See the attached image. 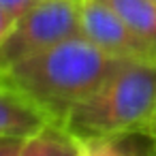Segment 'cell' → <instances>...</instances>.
I'll return each mask as SVG.
<instances>
[{"instance_id": "6da1fadb", "label": "cell", "mask_w": 156, "mask_h": 156, "mask_svg": "<svg viewBox=\"0 0 156 156\" xmlns=\"http://www.w3.org/2000/svg\"><path fill=\"white\" fill-rule=\"evenodd\" d=\"M122 62V58L103 51L83 34H77L0 66V81L17 88L43 107L54 122L64 124L69 113Z\"/></svg>"}, {"instance_id": "7a4b0ae2", "label": "cell", "mask_w": 156, "mask_h": 156, "mask_svg": "<svg viewBox=\"0 0 156 156\" xmlns=\"http://www.w3.org/2000/svg\"><path fill=\"white\" fill-rule=\"evenodd\" d=\"M156 113V60H124L64 120L81 141L145 130Z\"/></svg>"}, {"instance_id": "3957f363", "label": "cell", "mask_w": 156, "mask_h": 156, "mask_svg": "<svg viewBox=\"0 0 156 156\" xmlns=\"http://www.w3.org/2000/svg\"><path fill=\"white\" fill-rule=\"evenodd\" d=\"M81 34V0H43L0 37V66Z\"/></svg>"}, {"instance_id": "277c9868", "label": "cell", "mask_w": 156, "mask_h": 156, "mask_svg": "<svg viewBox=\"0 0 156 156\" xmlns=\"http://www.w3.org/2000/svg\"><path fill=\"white\" fill-rule=\"evenodd\" d=\"M81 34L122 60H156V45L137 34L101 0H81Z\"/></svg>"}, {"instance_id": "5b68a950", "label": "cell", "mask_w": 156, "mask_h": 156, "mask_svg": "<svg viewBox=\"0 0 156 156\" xmlns=\"http://www.w3.org/2000/svg\"><path fill=\"white\" fill-rule=\"evenodd\" d=\"M54 120L30 96L0 81V135L30 139Z\"/></svg>"}, {"instance_id": "8992f818", "label": "cell", "mask_w": 156, "mask_h": 156, "mask_svg": "<svg viewBox=\"0 0 156 156\" xmlns=\"http://www.w3.org/2000/svg\"><path fill=\"white\" fill-rule=\"evenodd\" d=\"M154 152L156 139L145 130L88 139L81 147V156H154Z\"/></svg>"}, {"instance_id": "52a82bcc", "label": "cell", "mask_w": 156, "mask_h": 156, "mask_svg": "<svg viewBox=\"0 0 156 156\" xmlns=\"http://www.w3.org/2000/svg\"><path fill=\"white\" fill-rule=\"evenodd\" d=\"M81 147L83 141L73 135L66 124L51 122L26 141L20 156H81Z\"/></svg>"}, {"instance_id": "ba28073f", "label": "cell", "mask_w": 156, "mask_h": 156, "mask_svg": "<svg viewBox=\"0 0 156 156\" xmlns=\"http://www.w3.org/2000/svg\"><path fill=\"white\" fill-rule=\"evenodd\" d=\"M111 7L137 34L156 45V0H101Z\"/></svg>"}, {"instance_id": "9c48e42d", "label": "cell", "mask_w": 156, "mask_h": 156, "mask_svg": "<svg viewBox=\"0 0 156 156\" xmlns=\"http://www.w3.org/2000/svg\"><path fill=\"white\" fill-rule=\"evenodd\" d=\"M43 0H0V37L7 34L15 22Z\"/></svg>"}, {"instance_id": "30bf717a", "label": "cell", "mask_w": 156, "mask_h": 156, "mask_svg": "<svg viewBox=\"0 0 156 156\" xmlns=\"http://www.w3.org/2000/svg\"><path fill=\"white\" fill-rule=\"evenodd\" d=\"M28 139L20 137H2L0 135V156H20Z\"/></svg>"}, {"instance_id": "8fae6325", "label": "cell", "mask_w": 156, "mask_h": 156, "mask_svg": "<svg viewBox=\"0 0 156 156\" xmlns=\"http://www.w3.org/2000/svg\"><path fill=\"white\" fill-rule=\"evenodd\" d=\"M145 133H150L154 139H156V113H154V118L150 120V124H147V128H145Z\"/></svg>"}, {"instance_id": "7c38bea8", "label": "cell", "mask_w": 156, "mask_h": 156, "mask_svg": "<svg viewBox=\"0 0 156 156\" xmlns=\"http://www.w3.org/2000/svg\"><path fill=\"white\" fill-rule=\"evenodd\" d=\"M154 156H156V152H154Z\"/></svg>"}]
</instances>
